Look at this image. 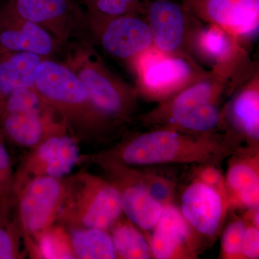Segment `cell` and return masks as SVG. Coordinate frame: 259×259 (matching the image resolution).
Listing matches in <instances>:
<instances>
[{
  "instance_id": "obj_1",
  "label": "cell",
  "mask_w": 259,
  "mask_h": 259,
  "mask_svg": "<svg viewBox=\"0 0 259 259\" xmlns=\"http://www.w3.org/2000/svg\"><path fill=\"white\" fill-rule=\"evenodd\" d=\"M238 147L223 133L194 135L153 129L135 134L104 152L131 166H194L220 165Z\"/></svg>"
},
{
  "instance_id": "obj_2",
  "label": "cell",
  "mask_w": 259,
  "mask_h": 259,
  "mask_svg": "<svg viewBox=\"0 0 259 259\" xmlns=\"http://www.w3.org/2000/svg\"><path fill=\"white\" fill-rule=\"evenodd\" d=\"M33 88L78 139L100 141L122 129L95 106L79 78L61 60L42 61Z\"/></svg>"
},
{
  "instance_id": "obj_3",
  "label": "cell",
  "mask_w": 259,
  "mask_h": 259,
  "mask_svg": "<svg viewBox=\"0 0 259 259\" xmlns=\"http://www.w3.org/2000/svg\"><path fill=\"white\" fill-rule=\"evenodd\" d=\"M224 95H230L228 87L212 73L136 118L148 130L194 135L222 133L221 102Z\"/></svg>"
},
{
  "instance_id": "obj_4",
  "label": "cell",
  "mask_w": 259,
  "mask_h": 259,
  "mask_svg": "<svg viewBox=\"0 0 259 259\" xmlns=\"http://www.w3.org/2000/svg\"><path fill=\"white\" fill-rule=\"evenodd\" d=\"M61 60L76 75L95 106L120 128L136 119L139 95L107 67L94 42H74Z\"/></svg>"
},
{
  "instance_id": "obj_5",
  "label": "cell",
  "mask_w": 259,
  "mask_h": 259,
  "mask_svg": "<svg viewBox=\"0 0 259 259\" xmlns=\"http://www.w3.org/2000/svg\"><path fill=\"white\" fill-rule=\"evenodd\" d=\"M66 192L57 221L67 229L108 231L122 216L120 194L106 177L80 171L66 178Z\"/></svg>"
},
{
  "instance_id": "obj_6",
  "label": "cell",
  "mask_w": 259,
  "mask_h": 259,
  "mask_svg": "<svg viewBox=\"0 0 259 259\" xmlns=\"http://www.w3.org/2000/svg\"><path fill=\"white\" fill-rule=\"evenodd\" d=\"M130 63L139 97L158 103L212 74L192 56L166 54L153 46Z\"/></svg>"
},
{
  "instance_id": "obj_7",
  "label": "cell",
  "mask_w": 259,
  "mask_h": 259,
  "mask_svg": "<svg viewBox=\"0 0 259 259\" xmlns=\"http://www.w3.org/2000/svg\"><path fill=\"white\" fill-rule=\"evenodd\" d=\"M70 132L64 121L32 88L18 89L0 111V137L22 147H36L56 135Z\"/></svg>"
},
{
  "instance_id": "obj_8",
  "label": "cell",
  "mask_w": 259,
  "mask_h": 259,
  "mask_svg": "<svg viewBox=\"0 0 259 259\" xmlns=\"http://www.w3.org/2000/svg\"><path fill=\"white\" fill-rule=\"evenodd\" d=\"M83 160L101 168L118 191L122 212L146 238V233L153 229L165 208L149 190L147 170L128 166L104 151Z\"/></svg>"
},
{
  "instance_id": "obj_9",
  "label": "cell",
  "mask_w": 259,
  "mask_h": 259,
  "mask_svg": "<svg viewBox=\"0 0 259 259\" xmlns=\"http://www.w3.org/2000/svg\"><path fill=\"white\" fill-rule=\"evenodd\" d=\"M192 56L226 83L230 95L258 69L239 40L215 25H204L197 32Z\"/></svg>"
},
{
  "instance_id": "obj_10",
  "label": "cell",
  "mask_w": 259,
  "mask_h": 259,
  "mask_svg": "<svg viewBox=\"0 0 259 259\" xmlns=\"http://www.w3.org/2000/svg\"><path fill=\"white\" fill-rule=\"evenodd\" d=\"M143 16L152 34L153 47L166 54L192 56L194 39L204 23L182 1L149 0Z\"/></svg>"
},
{
  "instance_id": "obj_11",
  "label": "cell",
  "mask_w": 259,
  "mask_h": 259,
  "mask_svg": "<svg viewBox=\"0 0 259 259\" xmlns=\"http://www.w3.org/2000/svg\"><path fill=\"white\" fill-rule=\"evenodd\" d=\"M9 2L20 16L44 29L65 49L74 42H94L86 13L78 0Z\"/></svg>"
},
{
  "instance_id": "obj_12",
  "label": "cell",
  "mask_w": 259,
  "mask_h": 259,
  "mask_svg": "<svg viewBox=\"0 0 259 259\" xmlns=\"http://www.w3.org/2000/svg\"><path fill=\"white\" fill-rule=\"evenodd\" d=\"M66 192V179L40 177L30 180L17 194V221L26 246L57 221Z\"/></svg>"
},
{
  "instance_id": "obj_13",
  "label": "cell",
  "mask_w": 259,
  "mask_h": 259,
  "mask_svg": "<svg viewBox=\"0 0 259 259\" xmlns=\"http://www.w3.org/2000/svg\"><path fill=\"white\" fill-rule=\"evenodd\" d=\"M85 13L94 44L115 59L131 62L153 46L152 34L143 15Z\"/></svg>"
},
{
  "instance_id": "obj_14",
  "label": "cell",
  "mask_w": 259,
  "mask_h": 259,
  "mask_svg": "<svg viewBox=\"0 0 259 259\" xmlns=\"http://www.w3.org/2000/svg\"><path fill=\"white\" fill-rule=\"evenodd\" d=\"M77 138L70 132L52 136L30 149L14 172L13 199L30 180L37 177L64 178L80 161Z\"/></svg>"
},
{
  "instance_id": "obj_15",
  "label": "cell",
  "mask_w": 259,
  "mask_h": 259,
  "mask_svg": "<svg viewBox=\"0 0 259 259\" xmlns=\"http://www.w3.org/2000/svg\"><path fill=\"white\" fill-rule=\"evenodd\" d=\"M152 230L148 242L153 258H198L208 244L194 231L174 202L165 207Z\"/></svg>"
},
{
  "instance_id": "obj_16",
  "label": "cell",
  "mask_w": 259,
  "mask_h": 259,
  "mask_svg": "<svg viewBox=\"0 0 259 259\" xmlns=\"http://www.w3.org/2000/svg\"><path fill=\"white\" fill-rule=\"evenodd\" d=\"M200 21L221 27L245 42L256 36L259 28V0H182Z\"/></svg>"
},
{
  "instance_id": "obj_17",
  "label": "cell",
  "mask_w": 259,
  "mask_h": 259,
  "mask_svg": "<svg viewBox=\"0 0 259 259\" xmlns=\"http://www.w3.org/2000/svg\"><path fill=\"white\" fill-rule=\"evenodd\" d=\"M65 48L51 34L15 11L9 0L0 2V55L29 53L44 58L62 57Z\"/></svg>"
},
{
  "instance_id": "obj_18",
  "label": "cell",
  "mask_w": 259,
  "mask_h": 259,
  "mask_svg": "<svg viewBox=\"0 0 259 259\" xmlns=\"http://www.w3.org/2000/svg\"><path fill=\"white\" fill-rule=\"evenodd\" d=\"M221 107L222 133L237 146L259 148L258 69Z\"/></svg>"
},
{
  "instance_id": "obj_19",
  "label": "cell",
  "mask_w": 259,
  "mask_h": 259,
  "mask_svg": "<svg viewBox=\"0 0 259 259\" xmlns=\"http://www.w3.org/2000/svg\"><path fill=\"white\" fill-rule=\"evenodd\" d=\"M181 212L194 231L210 244L221 231L228 207L217 191L190 180L182 192Z\"/></svg>"
},
{
  "instance_id": "obj_20",
  "label": "cell",
  "mask_w": 259,
  "mask_h": 259,
  "mask_svg": "<svg viewBox=\"0 0 259 259\" xmlns=\"http://www.w3.org/2000/svg\"><path fill=\"white\" fill-rule=\"evenodd\" d=\"M228 161L225 183L230 209L259 207V148L239 146Z\"/></svg>"
},
{
  "instance_id": "obj_21",
  "label": "cell",
  "mask_w": 259,
  "mask_h": 259,
  "mask_svg": "<svg viewBox=\"0 0 259 259\" xmlns=\"http://www.w3.org/2000/svg\"><path fill=\"white\" fill-rule=\"evenodd\" d=\"M44 59L29 53L0 55V111L17 90L33 87L37 68Z\"/></svg>"
},
{
  "instance_id": "obj_22",
  "label": "cell",
  "mask_w": 259,
  "mask_h": 259,
  "mask_svg": "<svg viewBox=\"0 0 259 259\" xmlns=\"http://www.w3.org/2000/svg\"><path fill=\"white\" fill-rule=\"evenodd\" d=\"M117 258H153L149 243L138 227L121 216L109 230Z\"/></svg>"
},
{
  "instance_id": "obj_23",
  "label": "cell",
  "mask_w": 259,
  "mask_h": 259,
  "mask_svg": "<svg viewBox=\"0 0 259 259\" xmlns=\"http://www.w3.org/2000/svg\"><path fill=\"white\" fill-rule=\"evenodd\" d=\"M69 231L75 258H117L108 231L100 228H75Z\"/></svg>"
},
{
  "instance_id": "obj_24",
  "label": "cell",
  "mask_w": 259,
  "mask_h": 259,
  "mask_svg": "<svg viewBox=\"0 0 259 259\" xmlns=\"http://www.w3.org/2000/svg\"><path fill=\"white\" fill-rule=\"evenodd\" d=\"M32 258L74 259L69 231L59 224L52 225L40 232L27 245Z\"/></svg>"
},
{
  "instance_id": "obj_25",
  "label": "cell",
  "mask_w": 259,
  "mask_h": 259,
  "mask_svg": "<svg viewBox=\"0 0 259 259\" xmlns=\"http://www.w3.org/2000/svg\"><path fill=\"white\" fill-rule=\"evenodd\" d=\"M13 177L11 158L0 137V224L9 220L10 211L14 205Z\"/></svg>"
},
{
  "instance_id": "obj_26",
  "label": "cell",
  "mask_w": 259,
  "mask_h": 259,
  "mask_svg": "<svg viewBox=\"0 0 259 259\" xmlns=\"http://www.w3.org/2000/svg\"><path fill=\"white\" fill-rule=\"evenodd\" d=\"M85 12L109 16L126 14L144 15V0H78Z\"/></svg>"
},
{
  "instance_id": "obj_27",
  "label": "cell",
  "mask_w": 259,
  "mask_h": 259,
  "mask_svg": "<svg viewBox=\"0 0 259 259\" xmlns=\"http://www.w3.org/2000/svg\"><path fill=\"white\" fill-rule=\"evenodd\" d=\"M247 223L243 217L235 218L228 223L221 238V256L225 259H243L242 245Z\"/></svg>"
},
{
  "instance_id": "obj_28",
  "label": "cell",
  "mask_w": 259,
  "mask_h": 259,
  "mask_svg": "<svg viewBox=\"0 0 259 259\" xmlns=\"http://www.w3.org/2000/svg\"><path fill=\"white\" fill-rule=\"evenodd\" d=\"M190 180L199 181L213 190L217 191L222 196L228 209H230L225 177L220 168V165L213 163L194 165L192 171H191Z\"/></svg>"
},
{
  "instance_id": "obj_29",
  "label": "cell",
  "mask_w": 259,
  "mask_h": 259,
  "mask_svg": "<svg viewBox=\"0 0 259 259\" xmlns=\"http://www.w3.org/2000/svg\"><path fill=\"white\" fill-rule=\"evenodd\" d=\"M21 230L15 220L0 224V259L21 258L20 237Z\"/></svg>"
},
{
  "instance_id": "obj_30",
  "label": "cell",
  "mask_w": 259,
  "mask_h": 259,
  "mask_svg": "<svg viewBox=\"0 0 259 259\" xmlns=\"http://www.w3.org/2000/svg\"><path fill=\"white\" fill-rule=\"evenodd\" d=\"M242 255L243 259L259 258V228L248 223L242 245Z\"/></svg>"
},
{
  "instance_id": "obj_31",
  "label": "cell",
  "mask_w": 259,
  "mask_h": 259,
  "mask_svg": "<svg viewBox=\"0 0 259 259\" xmlns=\"http://www.w3.org/2000/svg\"><path fill=\"white\" fill-rule=\"evenodd\" d=\"M249 208L245 212L243 219L248 224L251 225L259 228V208Z\"/></svg>"
},
{
  "instance_id": "obj_32",
  "label": "cell",
  "mask_w": 259,
  "mask_h": 259,
  "mask_svg": "<svg viewBox=\"0 0 259 259\" xmlns=\"http://www.w3.org/2000/svg\"><path fill=\"white\" fill-rule=\"evenodd\" d=\"M149 1V0H144V3H146V2Z\"/></svg>"
},
{
  "instance_id": "obj_33",
  "label": "cell",
  "mask_w": 259,
  "mask_h": 259,
  "mask_svg": "<svg viewBox=\"0 0 259 259\" xmlns=\"http://www.w3.org/2000/svg\"><path fill=\"white\" fill-rule=\"evenodd\" d=\"M3 1V0H0V2Z\"/></svg>"
},
{
  "instance_id": "obj_34",
  "label": "cell",
  "mask_w": 259,
  "mask_h": 259,
  "mask_svg": "<svg viewBox=\"0 0 259 259\" xmlns=\"http://www.w3.org/2000/svg\"><path fill=\"white\" fill-rule=\"evenodd\" d=\"M181 1H182V0H181Z\"/></svg>"
}]
</instances>
